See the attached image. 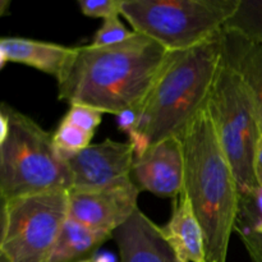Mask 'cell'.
Masks as SVG:
<instances>
[{
    "instance_id": "cell-1",
    "label": "cell",
    "mask_w": 262,
    "mask_h": 262,
    "mask_svg": "<svg viewBox=\"0 0 262 262\" xmlns=\"http://www.w3.org/2000/svg\"><path fill=\"white\" fill-rule=\"evenodd\" d=\"M170 51L136 33L115 45L73 48L58 76V97L104 114L140 110Z\"/></svg>"
},
{
    "instance_id": "cell-2",
    "label": "cell",
    "mask_w": 262,
    "mask_h": 262,
    "mask_svg": "<svg viewBox=\"0 0 262 262\" xmlns=\"http://www.w3.org/2000/svg\"><path fill=\"white\" fill-rule=\"evenodd\" d=\"M222 61L223 32L189 50L169 53L138 110L136 129L129 137L135 156L166 138L183 135L206 107Z\"/></svg>"
},
{
    "instance_id": "cell-3",
    "label": "cell",
    "mask_w": 262,
    "mask_h": 262,
    "mask_svg": "<svg viewBox=\"0 0 262 262\" xmlns=\"http://www.w3.org/2000/svg\"><path fill=\"white\" fill-rule=\"evenodd\" d=\"M183 192L201 227L206 262H227L241 193L205 107L181 136Z\"/></svg>"
},
{
    "instance_id": "cell-4",
    "label": "cell",
    "mask_w": 262,
    "mask_h": 262,
    "mask_svg": "<svg viewBox=\"0 0 262 262\" xmlns=\"http://www.w3.org/2000/svg\"><path fill=\"white\" fill-rule=\"evenodd\" d=\"M9 136L0 147V194L7 200L53 191H69L71 176L53 135L14 107L2 104Z\"/></svg>"
},
{
    "instance_id": "cell-5",
    "label": "cell",
    "mask_w": 262,
    "mask_h": 262,
    "mask_svg": "<svg viewBox=\"0 0 262 262\" xmlns=\"http://www.w3.org/2000/svg\"><path fill=\"white\" fill-rule=\"evenodd\" d=\"M238 0H122L120 15L132 31L168 51H184L223 32Z\"/></svg>"
},
{
    "instance_id": "cell-6",
    "label": "cell",
    "mask_w": 262,
    "mask_h": 262,
    "mask_svg": "<svg viewBox=\"0 0 262 262\" xmlns=\"http://www.w3.org/2000/svg\"><path fill=\"white\" fill-rule=\"evenodd\" d=\"M206 110L237 179L241 196L251 193L258 188L255 158L262 127L245 82L224 58L210 91Z\"/></svg>"
},
{
    "instance_id": "cell-7",
    "label": "cell",
    "mask_w": 262,
    "mask_h": 262,
    "mask_svg": "<svg viewBox=\"0 0 262 262\" xmlns=\"http://www.w3.org/2000/svg\"><path fill=\"white\" fill-rule=\"evenodd\" d=\"M68 219V191L8 200L4 252L9 262H46Z\"/></svg>"
},
{
    "instance_id": "cell-8",
    "label": "cell",
    "mask_w": 262,
    "mask_h": 262,
    "mask_svg": "<svg viewBox=\"0 0 262 262\" xmlns=\"http://www.w3.org/2000/svg\"><path fill=\"white\" fill-rule=\"evenodd\" d=\"M59 155L71 176L69 191H99L132 181L135 148L129 141L107 138L77 152L59 151Z\"/></svg>"
},
{
    "instance_id": "cell-9",
    "label": "cell",
    "mask_w": 262,
    "mask_h": 262,
    "mask_svg": "<svg viewBox=\"0 0 262 262\" xmlns=\"http://www.w3.org/2000/svg\"><path fill=\"white\" fill-rule=\"evenodd\" d=\"M140 193L133 179L99 191H68V216L91 229L113 234L140 209Z\"/></svg>"
},
{
    "instance_id": "cell-10",
    "label": "cell",
    "mask_w": 262,
    "mask_h": 262,
    "mask_svg": "<svg viewBox=\"0 0 262 262\" xmlns=\"http://www.w3.org/2000/svg\"><path fill=\"white\" fill-rule=\"evenodd\" d=\"M132 179L140 191L177 199L183 192L184 156L181 137H171L135 156Z\"/></svg>"
},
{
    "instance_id": "cell-11",
    "label": "cell",
    "mask_w": 262,
    "mask_h": 262,
    "mask_svg": "<svg viewBox=\"0 0 262 262\" xmlns=\"http://www.w3.org/2000/svg\"><path fill=\"white\" fill-rule=\"evenodd\" d=\"M119 262H186L166 241L161 228L141 209L113 233Z\"/></svg>"
},
{
    "instance_id": "cell-12",
    "label": "cell",
    "mask_w": 262,
    "mask_h": 262,
    "mask_svg": "<svg viewBox=\"0 0 262 262\" xmlns=\"http://www.w3.org/2000/svg\"><path fill=\"white\" fill-rule=\"evenodd\" d=\"M161 230L182 260L206 262L204 234L184 192L176 199L170 219Z\"/></svg>"
},
{
    "instance_id": "cell-13",
    "label": "cell",
    "mask_w": 262,
    "mask_h": 262,
    "mask_svg": "<svg viewBox=\"0 0 262 262\" xmlns=\"http://www.w3.org/2000/svg\"><path fill=\"white\" fill-rule=\"evenodd\" d=\"M0 48L8 61L32 67L58 78L73 48L25 37H0Z\"/></svg>"
},
{
    "instance_id": "cell-14",
    "label": "cell",
    "mask_w": 262,
    "mask_h": 262,
    "mask_svg": "<svg viewBox=\"0 0 262 262\" xmlns=\"http://www.w3.org/2000/svg\"><path fill=\"white\" fill-rule=\"evenodd\" d=\"M223 58L245 82L262 127V43L223 31Z\"/></svg>"
},
{
    "instance_id": "cell-15",
    "label": "cell",
    "mask_w": 262,
    "mask_h": 262,
    "mask_svg": "<svg viewBox=\"0 0 262 262\" xmlns=\"http://www.w3.org/2000/svg\"><path fill=\"white\" fill-rule=\"evenodd\" d=\"M109 239H113V234L91 229L68 216L46 262H82L90 260Z\"/></svg>"
},
{
    "instance_id": "cell-16",
    "label": "cell",
    "mask_w": 262,
    "mask_h": 262,
    "mask_svg": "<svg viewBox=\"0 0 262 262\" xmlns=\"http://www.w3.org/2000/svg\"><path fill=\"white\" fill-rule=\"evenodd\" d=\"M223 31L250 42L262 43V0H238L237 8Z\"/></svg>"
},
{
    "instance_id": "cell-17",
    "label": "cell",
    "mask_w": 262,
    "mask_h": 262,
    "mask_svg": "<svg viewBox=\"0 0 262 262\" xmlns=\"http://www.w3.org/2000/svg\"><path fill=\"white\" fill-rule=\"evenodd\" d=\"M94 133H89L72 123L61 119L58 128L53 133V142L59 151L77 152L91 145Z\"/></svg>"
},
{
    "instance_id": "cell-18",
    "label": "cell",
    "mask_w": 262,
    "mask_h": 262,
    "mask_svg": "<svg viewBox=\"0 0 262 262\" xmlns=\"http://www.w3.org/2000/svg\"><path fill=\"white\" fill-rule=\"evenodd\" d=\"M234 232L242 241L251 262H262V222L237 220Z\"/></svg>"
},
{
    "instance_id": "cell-19",
    "label": "cell",
    "mask_w": 262,
    "mask_h": 262,
    "mask_svg": "<svg viewBox=\"0 0 262 262\" xmlns=\"http://www.w3.org/2000/svg\"><path fill=\"white\" fill-rule=\"evenodd\" d=\"M119 17L120 15H114V17L104 19L102 26L96 31L94 38H92V46L102 48V46L115 45V43L123 42L135 35L133 31H129L123 25Z\"/></svg>"
},
{
    "instance_id": "cell-20",
    "label": "cell",
    "mask_w": 262,
    "mask_h": 262,
    "mask_svg": "<svg viewBox=\"0 0 262 262\" xmlns=\"http://www.w3.org/2000/svg\"><path fill=\"white\" fill-rule=\"evenodd\" d=\"M102 115H104V113L94 109V107L81 104H72L63 119L72 123L76 127L81 128V129L86 130V132L95 133V129L101 124Z\"/></svg>"
},
{
    "instance_id": "cell-21",
    "label": "cell",
    "mask_w": 262,
    "mask_h": 262,
    "mask_svg": "<svg viewBox=\"0 0 262 262\" xmlns=\"http://www.w3.org/2000/svg\"><path fill=\"white\" fill-rule=\"evenodd\" d=\"M78 7L87 17L107 19L120 15L122 0H78Z\"/></svg>"
},
{
    "instance_id": "cell-22",
    "label": "cell",
    "mask_w": 262,
    "mask_h": 262,
    "mask_svg": "<svg viewBox=\"0 0 262 262\" xmlns=\"http://www.w3.org/2000/svg\"><path fill=\"white\" fill-rule=\"evenodd\" d=\"M137 115L138 112L135 109L125 110V112L120 113L117 115V123L118 128L128 136V138L133 135L136 129V124H137Z\"/></svg>"
},
{
    "instance_id": "cell-23",
    "label": "cell",
    "mask_w": 262,
    "mask_h": 262,
    "mask_svg": "<svg viewBox=\"0 0 262 262\" xmlns=\"http://www.w3.org/2000/svg\"><path fill=\"white\" fill-rule=\"evenodd\" d=\"M7 206L8 200L0 194V262H9L4 252L5 227H7Z\"/></svg>"
},
{
    "instance_id": "cell-24",
    "label": "cell",
    "mask_w": 262,
    "mask_h": 262,
    "mask_svg": "<svg viewBox=\"0 0 262 262\" xmlns=\"http://www.w3.org/2000/svg\"><path fill=\"white\" fill-rule=\"evenodd\" d=\"M9 129V118H8V114L5 113V110L3 109L2 104H0V147H2L5 143V141L8 140Z\"/></svg>"
},
{
    "instance_id": "cell-25",
    "label": "cell",
    "mask_w": 262,
    "mask_h": 262,
    "mask_svg": "<svg viewBox=\"0 0 262 262\" xmlns=\"http://www.w3.org/2000/svg\"><path fill=\"white\" fill-rule=\"evenodd\" d=\"M255 176H256V181H257L258 187H262V135L260 137V141H258L257 151H256Z\"/></svg>"
},
{
    "instance_id": "cell-26",
    "label": "cell",
    "mask_w": 262,
    "mask_h": 262,
    "mask_svg": "<svg viewBox=\"0 0 262 262\" xmlns=\"http://www.w3.org/2000/svg\"><path fill=\"white\" fill-rule=\"evenodd\" d=\"M9 7H10L9 0H0V17H3L4 14H7Z\"/></svg>"
},
{
    "instance_id": "cell-27",
    "label": "cell",
    "mask_w": 262,
    "mask_h": 262,
    "mask_svg": "<svg viewBox=\"0 0 262 262\" xmlns=\"http://www.w3.org/2000/svg\"><path fill=\"white\" fill-rule=\"evenodd\" d=\"M8 63V59H7V56H5V54H4V51L2 50V48H0V71H2L3 68H4L5 67V64Z\"/></svg>"
},
{
    "instance_id": "cell-28",
    "label": "cell",
    "mask_w": 262,
    "mask_h": 262,
    "mask_svg": "<svg viewBox=\"0 0 262 262\" xmlns=\"http://www.w3.org/2000/svg\"><path fill=\"white\" fill-rule=\"evenodd\" d=\"M82 262H92V260H91V258H90V260H86V261H82Z\"/></svg>"
}]
</instances>
